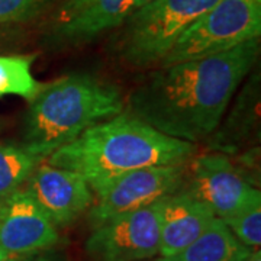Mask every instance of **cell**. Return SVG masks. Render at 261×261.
<instances>
[{
	"label": "cell",
	"mask_w": 261,
	"mask_h": 261,
	"mask_svg": "<svg viewBox=\"0 0 261 261\" xmlns=\"http://www.w3.org/2000/svg\"><path fill=\"white\" fill-rule=\"evenodd\" d=\"M258 51L257 38L215 56L161 65L132 93L129 113L168 137L203 140L219 125Z\"/></svg>",
	"instance_id": "1"
},
{
	"label": "cell",
	"mask_w": 261,
	"mask_h": 261,
	"mask_svg": "<svg viewBox=\"0 0 261 261\" xmlns=\"http://www.w3.org/2000/svg\"><path fill=\"white\" fill-rule=\"evenodd\" d=\"M195 144L168 137L129 112H121L56 149L48 164L73 170L87 183L138 168L185 164Z\"/></svg>",
	"instance_id": "2"
},
{
	"label": "cell",
	"mask_w": 261,
	"mask_h": 261,
	"mask_svg": "<svg viewBox=\"0 0 261 261\" xmlns=\"http://www.w3.org/2000/svg\"><path fill=\"white\" fill-rule=\"evenodd\" d=\"M123 111L119 90L89 74H70L31 100L23 126V148L42 160L82 132Z\"/></svg>",
	"instance_id": "3"
},
{
	"label": "cell",
	"mask_w": 261,
	"mask_h": 261,
	"mask_svg": "<svg viewBox=\"0 0 261 261\" xmlns=\"http://www.w3.org/2000/svg\"><path fill=\"white\" fill-rule=\"evenodd\" d=\"M218 0H151L126 22L121 41L125 61L137 67L161 63L181 34Z\"/></svg>",
	"instance_id": "4"
},
{
	"label": "cell",
	"mask_w": 261,
	"mask_h": 261,
	"mask_svg": "<svg viewBox=\"0 0 261 261\" xmlns=\"http://www.w3.org/2000/svg\"><path fill=\"white\" fill-rule=\"evenodd\" d=\"M260 34L261 5L254 0H218L181 34L160 64L215 56L257 39Z\"/></svg>",
	"instance_id": "5"
},
{
	"label": "cell",
	"mask_w": 261,
	"mask_h": 261,
	"mask_svg": "<svg viewBox=\"0 0 261 261\" xmlns=\"http://www.w3.org/2000/svg\"><path fill=\"white\" fill-rule=\"evenodd\" d=\"M185 164L138 168L89 183L97 196L89 215L92 225L96 228L113 216L148 206L177 192L185 178Z\"/></svg>",
	"instance_id": "6"
},
{
	"label": "cell",
	"mask_w": 261,
	"mask_h": 261,
	"mask_svg": "<svg viewBox=\"0 0 261 261\" xmlns=\"http://www.w3.org/2000/svg\"><path fill=\"white\" fill-rule=\"evenodd\" d=\"M86 251L94 261L152 260L160 252L159 200L96 226Z\"/></svg>",
	"instance_id": "7"
},
{
	"label": "cell",
	"mask_w": 261,
	"mask_h": 261,
	"mask_svg": "<svg viewBox=\"0 0 261 261\" xmlns=\"http://www.w3.org/2000/svg\"><path fill=\"white\" fill-rule=\"evenodd\" d=\"M58 241L57 226L28 190L0 200V245L8 261L48 251Z\"/></svg>",
	"instance_id": "8"
},
{
	"label": "cell",
	"mask_w": 261,
	"mask_h": 261,
	"mask_svg": "<svg viewBox=\"0 0 261 261\" xmlns=\"http://www.w3.org/2000/svg\"><path fill=\"white\" fill-rule=\"evenodd\" d=\"M186 192L203 202L215 218L222 221L260 195L221 154L195 160Z\"/></svg>",
	"instance_id": "9"
},
{
	"label": "cell",
	"mask_w": 261,
	"mask_h": 261,
	"mask_svg": "<svg viewBox=\"0 0 261 261\" xmlns=\"http://www.w3.org/2000/svg\"><path fill=\"white\" fill-rule=\"evenodd\" d=\"M28 180L27 190L56 226L73 224L93 202L87 180L73 170L45 164Z\"/></svg>",
	"instance_id": "10"
},
{
	"label": "cell",
	"mask_w": 261,
	"mask_h": 261,
	"mask_svg": "<svg viewBox=\"0 0 261 261\" xmlns=\"http://www.w3.org/2000/svg\"><path fill=\"white\" fill-rule=\"evenodd\" d=\"M151 0H65L54 28L57 41L82 44L123 25Z\"/></svg>",
	"instance_id": "11"
},
{
	"label": "cell",
	"mask_w": 261,
	"mask_h": 261,
	"mask_svg": "<svg viewBox=\"0 0 261 261\" xmlns=\"http://www.w3.org/2000/svg\"><path fill=\"white\" fill-rule=\"evenodd\" d=\"M215 215L189 192L171 193L159 200L160 255L171 257L192 244Z\"/></svg>",
	"instance_id": "12"
},
{
	"label": "cell",
	"mask_w": 261,
	"mask_h": 261,
	"mask_svg": "<svg viewBox=\"0 0 261 261\" xmlns=\"http://www.w3.org/2000/svg\"><path fill=\"white\" fill-rule=\"evenodd\" d=\"M252 250L241 244L219 218H214L209 226L185 250L159 261H243Z\"/></svg>",
	"instance_id": "13"
},
{
	"label": "cell",
	"mask_w": 261,
	"mask_h": 261,
	"mask_svg": "<svg viewBox=\"0 0 261 261\" xmlns=\"http://www.w3.org/2000/svg\"><path fill=\"white\" fill-rule=\"evenodd\" d=\"M35 56H0V96L16 94L32 100L44 84L35 80L31 65Z\"/></svg>",
	"instance_id": "14"
},
{
	"label": "cell",
	"mask_w": 261,
	"mask_h": 261,
	"mask_svg": "<svg viewBox=\"0 0 261 261\" xmlns=\"http://www.w3.org/2000/svg\"><path fill=\"white\" fill-rule=\"evenodd\" d=\"M39 163L23 147H0V200L19 190Z\"/></svg>",
	"instance_id": "15"
},
{
	"label": "cell",
	"mask_w": 261,
	"mask_h": 261,
	"mask_svg": "<svg viewBox=\"0 0 261 261\" xmlns=\"http://www.w3.org/2000/svg\"><path fill=\"white\" fill-rule=\"evenodd\" d=\"M235 238L250 250H260L261 245V195L255 196L240 211L224 219Z\"/></svg>",
	"instance_id": "16"
},
{
	"label": "cell",
	"mask_w": 261,
	"mask_h": 261,
	"mask_svg": "<svg viewBox=\"0 0 261 261\" xmlns=\"http://www.w3.org/2000/svg\"><path fill=\"white\" fill-rule=\"evenodd\" d=\"M44 0H0V22L23 20L35 13Z\"/></svg>",
	"instance_id": "17"
},
{
	"label": "cell",
	"mask_w": 261,
	"mask_h": 261,
	"mask_svg": "<svg viewBox=\"0 0 261 261\" xmlns=\"http://www.w3.org/2000/svg\"><path fill=\"white\" fill-rule=\"evenodd\" d=\"M10 261H65L64 255L58 254V252H38L34 255H28L23 258H16V260Z\"/></svg>",
	"instance_id": "18"
},
{
	"label": "cell",
	"mask_w": 261,
	"mask_h": 261,
	"mask_svg": "<svg viewBox=\"0 0 261 261\" xmlns=\"http://www.w3.org/2000/svg\"><path fill=\"white\" fill-rule=\"evenodd\" d=\"M243 261H261V252L260 250H252Z\"/></svg>",
	"instance_id": "19"
},
{
	"label": "cell",
	"mask_w": 261,
	"mask_h": 261,
	"mask_svg": "<svg viewBox=\"0 0 261 261\" xmlns=\"http://www.w3.org/2000/svg\"><path fill=\"white\" fill-rule=\"evenodd\" d=\"M0 261H8L6 255H5V252H3V250H2V245H0Z\"/></svg>",
	"instance_id": "20"
},
{
	"label": "cell",
	"mask_w": 261,
	"mask_h": 261,
	"mask_svg": "<svg viewBox=\"0 0 261 261\" xmlns=\"http://www.w3.org/2000/svg\"><path fill=\"white\" fill-rule=\"evenodd\" d=\"M254 2H255L257 5H261V0H254Z\"/></svg>",
	"instance_id": "21"
},
{
	"label": "cell",
	"mask_w": 261,
	"mask_h": 261,
	"mask_svg": "<svg viewBox=\"0 0 261 261\" xmlns=\"http://www.w3.org/2000/svg\"><path fill=\"white\" fill-rule=\"evenodd\" d=\"M147 261H159V258H155V260H154V258H152V260H147Z\"/></svg>",
	"instance_id": "22"
}]
</instances>
